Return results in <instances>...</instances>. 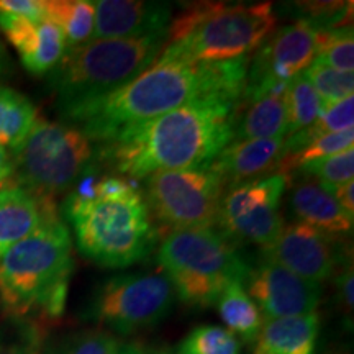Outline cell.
<instances>
[{
	"instance_id": "cell-11",
	"label": "cell",
	"mask_w": 354,
	"mask_h": 354,
	"mask_svg": "<svg viewBox=\"0 0 354 354\" xmlns=\"http://www.w3.org/2000/svg\"><path fill=\"white\" fill-rule=\"evenodd\" d=\"M322 32L315 21L300 19L271 33L248 66L241 102H253L286 88L292 79L304 74L315 59Z\"/></svg>"
},
{
	"instance_id": "cell-40",
	"label": "cell",
	"mask_w": 354,
	"mask_h": 354,
	"mask_svg": "<svg viewBox=\"0 0 354 354\" xmlns=\"http://www.w3.org/2000/svg\"><path fill=\"white\" fill-rule=\"evenodd\" d=\"M331 354H349V353H346V351H335V353H331Z\"/></svg>"
},
{
	"instance_id": "cell-37",
	"label": "cell",
	"mask_w": 354,
	"mask_h": 354,
	"mask_svg": "<svg viewBox=\"0 0 354 354\" xmlns=\"http://www.w3.org/2000/svg\"><path fill=\"white\" fill-rule=\"evenodd\" d=\"M12 172H13L12 156L8 154L7 149H3L2 146H0V185L6 183V180L10 179Z\"/></svg>"
},
{
	"instance_id": "cell-38",
	"label": "cell",
	"mask_w": 354,
	"mask_h": 354,
	"mask_svg": "<svg viewBox=\"0 0 354 354\" xmlns=\"http://www.w3.org/2000/svg\"><path fill=\"white\" fill-rule=\"evenodd\" d=\"M118 354H145V349L141 348L138 343H127L120 344Z\"/></svg>"
},
{
	"instance_id": "cell-17",
	"label": "cell",
	"mask_w": 354,
	"mask_h": 354,
	"mask_svg": "<svg viewBox=\"0 0 354 354\" xmlns=\"http://www.w3.org/2000/svg\"><path fill=\"white\" fill-rule=\"evenodd\" d=\"M284 145L286 138L233 141L221 149L212 166L218 171L225 187H236L277 172L284 158Z\"/></svg>"
},
{
	"instance_id": "cell-5",
	"label": "cell",
	"mask_w": 354,
	"mask_h": 354,
	"mask_svg": "<svg viewBox=\"0 0 354 354\" xmlns=\"http://www.w3.org/2000/svg\"><path fill=\"white\" fill-rule=\"evenodd\" d=\"M166 37L91 39L66 50L50 73L61 117L76 123L87 109L143 73L161 53Z\"/></svg>"
},
{
	"instance_id": "cell-27",
	"label": "cell",
	"mask_w": 354,
	"mask_h": 354,
	"mask_svg": "<svg viewBox=\"0 0 354 354\" xmlns=\"http://www.w3.org/2000/svg\"><path fill=\"white\" fill-rule=\"evenodd\" d=\"M349 148H354V128L330 133V135L322 136V138L310 141L308 145H305L299 151L286 154L282 158L281 165H279L277 172L290 177V172L299 171L300 167L308 165V162L333 156V154L346 151Z\"/></svg>"
},
{
	"instance_id": "cell-15",
	"label": "cell",
	"mask_w": 354,
	"mask_h": 354,
	"mask_svg": "<svg viewBox=\"0 0 354 354\" xmlns=\"http://www.w3.org/2000/svg\"><path fill=\"white\" fill-rule=\"evenodd\" d=\"M95 24L92 39L143 38L167 35L171 7L162 2L99 0L94 2Z\"/></svg>"
},
{
	"instance_id": "cell-7",
	"label": "cell",
	"mask_w": 354,
	"mask_h": 354,
	"mask_svg": "<svg viewBox=\"0 0 354 354\" xmlns=\"http://www.w3.org/2000/svg\"><path fill=\"white\" fill-rule=\"evenodd\" d=\"M158 263L177 297L198 308L215 305L225 287L250 274L228 238L212 228L172 230L159 245Z\"/></svg>"
},
{
	"instance_id": "cell-25",
	"label": "cell",
	"mask_w": 354,
	"mask_h": 354,
	"mask_svg": "<svg viewBox=\"0 0 354 354\" xmlns=\"http://www.w3.org/2000/svg\"><path fill=\"white\" fill-rule=\"evenodd\" d=\"M351 128H354V97H348L342 102L322 107L320 115L312 125L286 138L284 156L289 153L299 151L310 141L322 138L330 133L351 130Z\"/></svg>"
},
{
	"instance_id": "cell-18",
	"label": "cell",
	"mask_w": 354,
	"mask_h": 354,
	"mask_svg": "<svg viewBox=\"0 0 354 354\" xmlns=\"http://www.w3.org/2000/svg\"><path fill=\"white\" fill-rule=\"evenodd\" d=\"M57 214L56 202L38 198L15 184L0 187V258Z\"/></svg>"
},
{
	"instance_id": "cell-19",
	"label": "cell",
	"mask_w": 354,
	"mask_h": 354,
	"mask_svg": "<svg viewBox=\"0 0 354 354\" xmlns=\"http://www.w3.org/2000/svg\"><path fill=\"white\" fill-rule=\"evenodd\" d=\"M318 335L317 312L266 320L254 339L253 354H317Z\"/></svg>"
},
{
	"instance_id": "cell-1",
	"label": "cell",
	"mask_w": 354,
	"mask_h": 354,
	"mask_svg": "<svg viewBox=\"0 0 354 354\" xmlns=\"http://www.w3.org/2000/svg\"><path fill=\"white\" fill-rule=\"evenodd\" d=\"M248 66L250 56L203 63L158 55L143 73L87 109L76 123L92 143H107L127 128L194 100L221 97L241 102Z\"/></svg>"
},
{
	"instance_id": "cell-30",
	"label": "cell",
	"mask_w": 354,
	"mask_h": 354,
	"mask_svg": "<svg viewBox=\"0 0 354 354\" xmlns=\"http://www.w3.org/2000/svg\"><path fill=\"white\" fill-rule=\"evenodd\" d=\"M317 63L328 66L339 73L353 74L354 71V38L353 28L344 25L322 32L315 53Z\"/></svg>"
},
{
	"instance_id": "cell-26",
	"label": "cell",
	"mask_w": 354,
	"mask_h": 354,
	"mask_svg": "<svg viewBox=\"0 0 354 354\" xmlns=\"http://www.w3.org/2000/svg\"><path fill=\"white\" fill-rule=\"evenodd\" d=\"M322 110V100L313 91L312 84L304 74L294 77L286 86V112H287V135L305 130L317 120Z\"/></svg>"
},
{
	"instance_id": "cell-28",
	"label": "cell",
	"mask_w": 354,
	"mask_h": 354,
	"mask_svg": "<svg viewBox=\"0 0 354 354\" xmlns=\"http://www.w3.org/2000/svg\"><path fill=\"white\" fill-rule=\"evenodd\" d=\"M44 328L33 318H12L0 323V354H41Z\"/></svg>"
},
{
	"instance_id": "cell-34",
	"label": "cell",
	"mask_w": 354,
	"mask_h": 354,
	"mask_svg": "<svg viewBox=\"0 0 354 354\" xmlns=\"http://www.w3.org/2000/svg\"><path fill=\"white\" fill-rule=\"evenodd\" d=\"M0 12L33 21L44 20L43 0H0Z\"/></svg>"
},
{
	"instance_id": "cell-14",
	"label": "cell",
	"mask_w": 354,
	"mask_h": 354,
	"mask_svg": "<svg viewBox=\"0 0 354 354\" xmlns=\"http://www.w3.org/2000/svg\"><path fill=\"white\" fill-rule=\"evenodd\" d=\"M263 254L264 259L317 284L328 279L338 263L335 238L302 221L286 225Z\"/></svg>"
},
{
	"instance_id": "cell-29",
	"label": "cell",
	"mask_w": 354,
	"mask_h": 354,
	"mask_svg": "<svg viewBox=\"0 0 354 354\" xmlns=\"http://www.w3.org/2000/svg\"><path fill=\"white\" fill-rule=\"evenodd\" d=\"M120 342L109 331L88 328L68 333L55 339L41 354H118Z\"/></svg>"
},
{
	"instance_id": "cell-10",
	"label": "cell",
	"mask_w": 354,
	"mask_h": 354,
	"mask_svg": "<svg viewBox=\"0 0 354 354\" xmlns=\"http://www.w3.org/2000/svg\"><path fill=\"white\" fill-rule=\"evenodd\" d=\"M174 289L165 274H122L97 287L86 318L128 335L151 328L171 312Z\"/></svg>"
},
{
	"instance_id": "cell-41",
	"label": "cell",
	"mask_w": 354,
	"mask_h": 354,
	"mask_svg": "<svg viewBox=\"0 0 354 354\" xmlns=\"http://www.w3.org/2000/svg\"><path fill=\"white\" fill-rule=\"evenodd\" d=\"M158 354H169V353H158Z\"/></svg>"
},
{
	"instance_id": "cell-8",
	"label": "cell",
	"mask_w": 354,
	"mask_h": 354,
	"mask_svg": "<svg viewBox=\"0 0 354 354\" xmlns=\"http://www.w3.org/2000/svg\"><path fill=\"white\" fill-rule=\"evenodd\" d=\"M95 161V148L79 127L38 118L13 153L15 185L43 201L71 192Z\"/></svg>"
},
{
	"instance_id": "cell-6",
	"label": "cell",
	"mask_w": 354,
	"mask_h": 354,
	"mask_svg": "<svg viewBox=\"0 0 354 354\" xmlns=\"http://www.w3.org/2000/svg\"><path fill=\"white\" fill-rule=\"evenodd\" d=\"M272 3L203 2L171 20L159 55L179 59L225 63L248 57L272 33Z\"/></svg>"
},
{
	"instance_id": "cell-9",
	"label": "cell",
	"mask_w": 354,
	"mask_h": 354,
	"mask_svg": "<svg viewBox=\"0 0 354 354\" xmlns=\"http://www.w3.org/2000/svg\"><path fill=\"white\" fill-rule=\"evenodd\" d=\"M223 196L225 183L212 162L146 177V205L172 230L212 228L218 223Z\"/></svg>"
},
{
	"instance_id": "cell-16",
	"label": "cell",
	"mask_w": 354,
	"mask_h": 354,
	"mask_svg": "<svg viewBox=\"0 0 354 354\" xmlns=\"http://www.w3.org/2000/svg\"><path fill=\"white\" fill-rule=\"evenodd\" d=\"M0 28L19 51L21 64L35 76L50 74L66 53V39L50 20L33 21L0 12Z\"/></svg>"
},
{
	"instance_id": "cell-24",
	"label": "cell",
	"mask_w": 354,
	"mask_h": 354,
	"mask_svg": "<svg viewBox=\"0 0 354 354\" xmlns=\"http://www.w3.org/2000/svg\"><path fill=\"white\" fill-rule=\"evenodd\" d=\"M38 120L35 105L15 88L0 86V146L15 153Z\"/></svg>"
},
{
	"instance_id": "cell-36",
	"label": "cell",
	"mask_w": 354,
	"mask_h": 354,
	"mask_svg": "<svg viewBox=\"0 0 354 354\" xmlns=\"http://www.w3.org/2000/svg\"><path fill=\"white\" fill-rule=\"evenodd\" d=\"M323 184V183H322ZM325 189L328 190L335 201L342 205V209L346 214L354 216V183H344V184H323Z\"/></svg>"
},
{
	"instance_id": "cell-12",
	"label": "cell",
	"mask_w": 354,
	"mask_h": 354,
	"mask_svg": "<svg viewBox=\"0 0 354 354\" xmlns=\"http://www.w3.org/2000/svg\"><path fill=\"white\" fill-rule=\"evenodd\" d=\"M289 179L274 172L230 189L221 198L218 215L223 236L253 243L263 250L271 246L284 228L281 202Z\"/></svg>"
},
{
	"instance_id": "cell-31",
	"label": "cell",
	"mask_w": 354,
	"mask_h": 354,
	"mask_svg": "<svg viewBox=\"0 0 354 354\" xmlns=\"http://www.w3.org/2000/svg\"><path fill=\"white\" fill-rule=\"evenodd\" d=\"M307 81L312 84L313 91L320 97L322 107L342 102L353 97L354 76L349 73H339L328 66L313 61L304 73Z\"/></svg>"
},
{
	"instance_id": "cell-20",
	"label": "cell",
	"mask_w": 354,
	"mask_h": 354,
	"mask_svg": "<svg viewBox=\"0 0 354 354\" xmlns=\"http://www.w3.org/2000/svg\"><path fill=\"white\" fill-rule=\"evenodd\" d=\"M292 210L299 221L320 230L330 236L353 232L354 216L342 209L325 185L317 180H304L292 192Z\"/></svg>"
},
{
	"instance_id": "cell-39",
	"label": "cell",
	"mask_w": 354,
	"mask_h": 354,
	"mask_svg": "<svg viewBox=\"0 0 354 354\" xmlns=\"http://www.w3.org/2000/svg\"><path fill=\"white\" fill-rule=\"evenodd\" d=\"M7 59H8L7 53H6V50H3L2 43H0V74H2L3 71H6V68H7V63H8Z\"/></svg>"
},
{
	"instance_id": "cell-33",
	"label": "cell",
	"mask_w": 354,
	"mask_h": 354,
	"mask_svg": "<svg viewBox=\"0 0 354 354\" xmlns=\"http://www.w3.org/2000/svg\"><path fill=\"white\" fill-rule=\"evenodd\" d=\"M299 172H302L304 176L315 177L317 183L323 184L351 183L354 176V148L308 162L300 167Z\"/></svg>"
},
{
	"instance_id": "cell-22",
	"label": "cell",
	"mask_w": 354,
	"mask_h": 354,
	"mask_svg": "<svg viewBox=\"0 0 354 354\" xmlns=\"http://www.w3.org/2000/svg\"><path fill=\"white\" fill-rule=\"evenodd\" d=\"M44 19L64 35L66 50L77 48L94 38L95 8L88 0H43Z\"/></svg>"
},
{
	"instance_id": "cell-35",
	"label": "cell",
	"mask_w": 354,
	"mask_h": 354,
	"mask_svg": "<svg viewBox=\"0 0 354 354\" xmlns=\"http://www.w3.org/2000/svg\"><path fill=\"white\" fill-rule=\"evenodd\" d=\"M353 268L344 269L336 279V295H338V302L342 305V310L344 313H353Z\"/></svg>"
},
{
	"instance_id": "cell-23",
	"label": "cell",
	"mask_w": 354,
	"mask_h": 354,
	"mask_svg": "<svg viewBox=\"0 0 354 354\" xmlns=\"http://www.w3.org/2000/svg\"><path fill=\"white\" fill-rule=\"evenodd\" d=\"M215 305L221 320L228 326L227 330L232 331L234 336H240L243 342H254L264 318L261 315L258 305L248 295L243 282H232L225 287Z\"/></svg>"
},
{
	"instance_id": "cell-2",
	"label": "cell",
	"mask_w": 354,
	"mask_h": 354,
	"mask_svg": "<svg viewBox=\"0 0 354 354\" xmlns=\"http://www.w3.org/2000/svg\"><path fill=\"white\" fill-rule=\"evenodd\" d=\"M240 104L221 97L194 100L120 131L105 143L104 158L133 179L210 165L233 141Z\"/></svg>"
},
{
	"instance_id": "cell-3",
	"label": "cell",
	"mask_w": 354,
	"mask_h": 354,
	"mask_svg": "<svg viewBox=\"0 0 354 354\" xmlns=\"http://www.w3.org/2000/svg\"><path fill=\"white\" fill-rule=\"evenodd\" d=\"M63 215L74 230L81 254L104 268L138 263L156 243L146 201L123 177L94 180L91 169L68 194Z\"/></svg>"
},
{
	"instance_id": "cell-32",
	"label": "cell",
	"mask_w": 354,
	"mask_h": 354,
	"mask_svg": "<svg viewBox=\"0 0 354 354\" xmlns=\"http://www.w3.org/2000/svg\"><path fill=\"white\" fill-rule=\"evenodd\" d=\"M179 354H240V342L227 328L202 325L180 343Z\"/></svg>"
},
{
	"instance_id": "cell-13",
	"label": "cell",
	"mask_w": 354,
	"mask_h": 354,
	"mask_svg": "<svg viewBox=\"0 0 354 354\" xmlns=\"http://www.w3.org/2000/svg\"><path fill=\"white\" fill-rule=\"evenodd\" d=\"M246 279L248 295L266 320L307 315L317 312L320 304V284L302 279L269 259L261 261Z\"/></svg>"
},
{
	"instance_id": "cell-4",
	"label": "cell",
	"mask_w": 354,
	"mask_h": 354,
	"mask_svg": "<svg viewBox=\"0 0 354 354\" xmlns=\"http://www.w3.org/2000/svg\"><path fill=\"white\" fill-rule=\"evenodd\" d=\"M73 240L59 214L0 258V304L7 317L56 318L73 276Z\"/></svg>"
},
{
	"instance_id": "cell-21",
	"label": "cell",
	"mask_w": 354,
	"mask_h": 354,
	"mask_svg": "<svg viewBox=\"0 0 354 354\" xmlns=\"http://www.w3.org/2000/svg\"><path fill=\"white\" fill-rule=\"evenodd\" d=\"M246 112L234 122V141L286 138V88L248 102Z\"/></svg>"
}]
</instances>
